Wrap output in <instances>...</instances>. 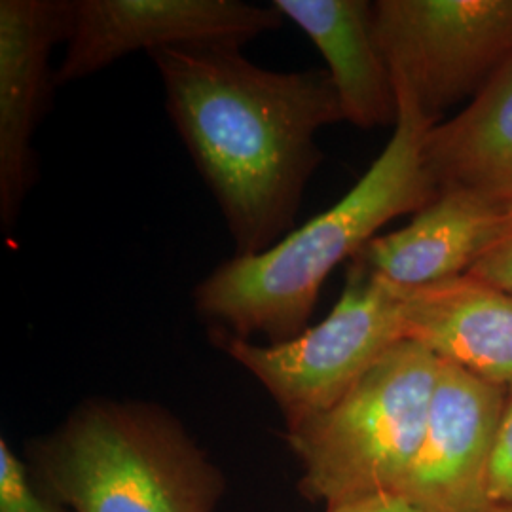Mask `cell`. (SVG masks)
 I'll use <instances>...</instances> for the list:
<instances>
[{"label":"cell","instance_id":"6da1fadb","mask_svg":"<svg viewBox=\"0 0 512 512\" xmlns=\"http://www.w3.org/2000/svg\"><path fill=\"white\" fill-rule=\"evenodd\" d=\"M165 107L219 203L236 256L258 255L294 230L323 152L317 133L344 120L327 69L270 71L234 46L150 54Z\"/></svg>","mask_w":512,"mask_h":512},{"label":"cell","instance_id":"7a4b0ae2","mask_svg":"<svg viewBox=\"0 0 512 512\" xmlns=\"http://www.w3.org/2000/svg\"><path fill=\"white\" fill-rule=\"evenodd\" d=\"M397 88L399 116L382 154L361 181L321 215L264 253L234 256L194 289L198 313L238 338L283 344L308 329L329 275L351 262L389 220L418 213L437 196L423 158L435 124Z\"/></svg>","mask_w":512,"mask_h":512},{"label":"cell","instance_id":"3957f363","mask_svg":"<svg viewBox=\"0 0 512 512\" xmlns=\"http://www.w3.org/2000/svg\"><path fill=\"white\" fill-rule=\"evenodd\" d=\"M29 454L73 512H215L224 494L219 467L160 404L88 399Z\"/></svg>","mask_w":512,"mask_h":512},{"label":"cell","instance_id":"277c9868","mask_svg":"<svg viewBox=\"0 0 512 512\" xmlns=\"http://www.w3.org/2000/svg\"><path fill=\"white\" fill-rule=\"evenodd\" d=\"M439 366L404 340L329 410L287 429L302 494L327 509L397 494L420 450Z\"/></svg>","mask_w":512,"mask_h":512},{"label":"cell","instance_id":"5b68a950","mask_svg":"<svg viewBox=\"0 0 512 512\" xmlns=\"http://www.w3.org/2000/svg\"><path fill=\"white\" fill-rule=\"evenodd\" d=\"M404 298L406 289L353 258L329 315L293 340L262 346L215 329L213 342L264 385L294 429L338 403L406 340Z\"/></svg>","mask_w":512,"mask_h":512},{"label":"cell","instance_id":"8992f818","mask_svg":"<svg viewBox=\"0 0 512 512\" xmlns=\"http://www.w3.org/2000/svg\"><path fill=\"white\" fill-rule=\"evenodd\" d=\"M372 27L395 86L435 126L512 59V0H378Z\"/></svg>","mask_w":512,"mask_h":512},{"label":"cell","instance_id":"52a82bcc","mask_svg":"<svg viewBox=\"0 0 512 512\" xmlns=\"http://www.w3.org/2000/svg\"><path fill=\"white\" fill-rule=\"evenodd\" d=\"M285 21L274 4L241 0H74L73 29L55 84L92 76L139 50L243 48Z\"/></svg>","mask_w":512,"mask_h":512},{"label":"cell","instance_id":"ba28073f","mask_svg":"<svg viewBox=\"0 0 512 512\" xmlns=\"http://www.w3.org/2000/svg\"><path fill=\"white\" fill-rule=\"evenodd\" d=\"M509 391L440 361L420 450L397 497L425 512H484Z\"/></svg>","mask_w":512,"mask_h":512},{"label":"cell","instance_id":"9c48e42d","mask_svg":"<svg viewBox=\"0 0 512 512\" xmlns=\"http://www.w3.org/2000/svg\"><path fill=\"white\" fill-rule=\"evenodd\" d=\"M73 16V0L0 2V220L6 230L35 181L31 141L55 84L50 52L71 37Z\"/></svg>","mask_w":512,"mask_h":512},{"label":"cell","instance_id":"30bf717a","mask_svg":"<svg viewBox=\"0 0 512 512\" xmlns=\"http://www.w3.org/2000/svg\"><path fill=\"white\" fill-rule=\"evenodd\" d=\"M511 226L512 211L446 188L404 228L376 236L355 258L397 287L420 289L469 274Z\"/></svg>","mask_w":512,"mask_h":512},{"label":"cell","instance_id":"8fae6325","mask_svg":"<svg viewBox=\"0 0 512 512\" xmlns=\"http://www.w3.org/2000/svg\"><path fill=\"white\" fill-rule=\"evenodd\" d=\"M406 340L512 393V293L471 275L406 289Z\"/></svg>","mask_w":512,"mask_h":512},{"label":"cell","instance_id":"7c38bea8","mask_svg":"<svg viewBox=\"0 0 512 512\" xmlns=\"http://www.w3.org/2000/svg\"><path fill=\"white\" fill-rule=\"evenodd\" d=\"M272 4L325 57L344 122L361 129L395 128L397 88L374 38L372 2L272 0Z\"/></svg>","mask_w":512,"mask_h":512},{"label":"cell","instance_id":"4fadbf2b","mask_svg":"<svg viewBox=\"0 0 512 512\" xmlns=\"http://www.w3.org/2000/svg\"><path fill=\"white\" fill-rule=\"evenodd\" d=\"M423 158L437 192L467 190L512 211V59L465 109L429 129Z\"/></svg>","mask_w":512,"mask_h":512},{"label":"cell","instance_id":"5bb4252c","mask_svg":"<svg viewBox=\"0 0 512 512\" xmlns=\"http://www.w3.org/2000/svg\"><path fill=\"white\" fill-rule=\"evenodd\" d=\"M0 512H73L38 484L6 439H0Z\"/></svg>","mask_w":512,"mask_h":512},{"label":"cell","instance_id":"9a60e30c","mask_svg":"<svg viewBox=\"0 0 512 512\" xmlns=\"http://www.w3.org/2000/svg\"><path fill=\"white\" fill-rule=\"evenodd\" d=\"M488 494L492 505H512V393L509 395L495 444L494 459L488 476Z\"/></svg>","mask_w":512,"mask_h":512},{"label":"cell","instance_id":"2e32d148","mask_svg":"<svg viewBox=\"0 0 512 512\" xmlns=\"http://www.w3.org/2000/svg\"><path fill=\"white\" fill-rule=\"evenodd\" d=\"M467 275L495 289L512 293V226L501 241L494 245V249L482 256Z\"/></svg>","mask_w":512,"mask_h":512},{"label":"cell","instance_id":"e0dca14e","mask_svg":"<svg viewBox=\"0 0 512 512\" xmlns=\"http://www.w3.org/2000/svg\"><path fill=\"white\" fill-rule=\"evenodd\" d=\"M327 512H425L406 503L397 495H382V497H370L361 501H351L338 507H330Z\"/></svg>","mask_w":512,"mask_h":512},{"label":"cell","instance_id":"ac0fdd59","mask_svg":"<svg viewBox=\"0 0 512 512\" xmlns=\"http://www.w3.org/2000/svg\"><path fill=\"white\" fill-rule=\"evenodd\" d=\"M484 512H512V505H505V503H495L492 507H488Z\"/></svg>","mask_w":512,"mask_h":512}]
</instances>
